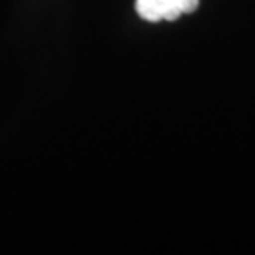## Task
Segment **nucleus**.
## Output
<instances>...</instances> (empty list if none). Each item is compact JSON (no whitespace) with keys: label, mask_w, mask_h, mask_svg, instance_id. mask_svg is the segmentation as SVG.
<instances>
[{"label":"nucleus","mask_w":255,"mask_h":255,"mask_svg":"<svg viewBox=\"0 0 255 255\" xmlns=\"http://www.w3.org/2000/svg\"><path fill=\"white\" fill-rule=\"evenodd\" d=\"M199 0H136V13L144 21H176L183 13H193Z\"/></svg>","instance_id":"nucleus-1"}]
</instances>
